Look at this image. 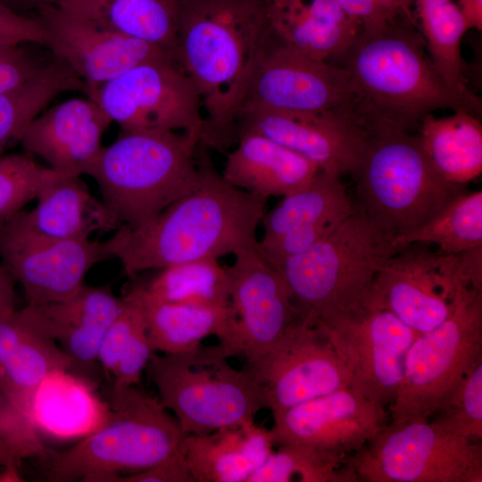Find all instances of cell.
<instances>
[{
	"label": "cell",
	"mask_w": 482,
	"mask_h": 482,
	"mask_svg": "<svg viewBox=\"0 0 482 482\" xmlns=\"http://www.w3.org/2000/svg\"><path fill=\"white\" fill-rule=\"evenodd\" d=\"M227 360L213 345L152 355L145 370L185 435L237 427L268 409L263 388L245 369L237 370Z\"/></svg>",
	"instance_id": "ba28073f"
},
{
	"label": "cell",
	"mask_w": 482,
	"mask_h": 482,
	"mask_svg": "<svg viewBox=\"0 0 482 482\" xmlns=\"http://www.w3.org/2000/svg\"><path fill=\"white\" fill-rule=\"evenodd\" d=\"M351 174L356 205L391 243L467 191L466 185L448 182L436 172L412 132L386 131L369 137Z\"/></svg>",
	"instance_id": "5b68a950"
},
{
	"label": "cell",
	"mask_w": 482,
	"mask_h": 482,
	"mask_svg": "<svg viewBox=\"0 0 482 482\" xmlns=\"http://www.w3.org/2000/svg\"><path fill=\"white\" fill-rule=\"evenodd\" d=\"M80 91L87 96L84 82L62 61L54 57L35 77L21 86L0 93V155L27 125L60 94Z\"/></svg>",
	"instance_id": "1f68e13d"
},
{
	"label": "cell",
	"mask_w": 482,
	"mask_h": 482,
	"mask_svg": "<svg viewBox=\"0 0 482 482\" xmlns=\"http://www.w3.org/2000/svg\"><path fill=\"white\" fill-rule=\"evenodd\" d=\"M270 430L254 420L185 435L180 452L194 482H247L273 452Z\"/></svg>",
	"instance_id": "4316f807"
},
{
	"label": "cell",
	"mask_w": 482,
	"mask_h": 482,
	"mask_svg": "<svg viewBox=\"0 0 482 482\" xmlns=\"http://www.w3.org/2000/svg\"><path fill=\"white\" fill-rule=\"evenodd\" d=\"M139 310L154 353H191L201 342L217 337L220 347L229 344L235 331L236 318L230 308L207 307L161 300L143 285L131 287L123 296Z\"/></svg>",
	"instance_id": "d4e9b609"
},
{
	"label": "cell",
	"mask_w": 482,
	"mask_h": 482,
	"mask_svg": "<svg viewBox=\"0 0 482 482\" xmlns=\"http://www.w3.org/2000/svg\"><path fill=\"white\" fill-rule=\"evenodd\" d=\"M480 357L482 291L460 287L452 314L411 345L391 420H429Z\"/></svg>",
	"instance_id": "9c48e42d"
},
{
	"label": "cell",
	"mask_w": 482,
	"mask_h": 482,
	"mask_svg": "<svg viewBox=\"0 0 482 482\" xmlns=\"http://www.w3.org/2000/svg\"><path fill=\"white\" fill-rule=\"evenodd\" d=\"M339 66L348 73L373 136L412 132L440 109L481 114V99L453 88L435 67L413 15L362 26Z\"/></svg>",
	"instance_id": "3957f363"
},
{
	"label": "cell",
	"mask_w": 482,
	"mask_h": 482,
	"mask_svg": "<svg viewBox=\"0 0 482 482\" xmlns=\"http://www.w3.org/2000/svg\"><path fill=\"white\" fill-rule=\"evenodd\" d=\"M347 460L360 481L482 482V443L421 419L387 422Z\"/></svg>",
	"instance_id": "30bf717a"
},
{
	"label": "cell",
	"mask_w": 482,
	"mask_h": 482,
	"mask_svg": "<svg viewBox=\"0 0 482 482\" xmlns=\"http://www.w3.org/2000/svg\"><path fill=\"white\" fill-rule=\"evenodd\" d=\"M19 43L43 45L42 29L34 16L21 14L0 4V46Z\"/></svg>",
	"instance_id": "f6af8a7d"
},
{
	"label": "cell",
	"mask_w": 482,
	"mask_h": 482,
	"mask_svg": "<svg viewBox=\"0 0 482 482\" xmlns=\"http://www.w3.org/2000/svg\"><path fill=\"white\" fill-rule=\"evenodd\" d=\"M14 280L6 270L0 265V316L16 309V297L14 291Z\"/></svg>",
	"instance_id": "681fc988"
},
{
	"label": "cell",
	"mask_w": 482,
	"mask_h": 482,
	"mask_svg": "<svg viewBox=\"0 0 482 482\" xmlns=\"http://www.w3.org/2000/svg\"><path fill=\"white\" fill-rule=\"evenodd\" d=\"M30 211H20L0 224L8 235L44 240L91 238L95 232L115 231L122 225L80 176L52 171Z\"/></svg>",
	"instance_id": "7402d4cb"
},
{
	"label": "cell",
	"mask_w": 482,
	"mask_h": 482,
	"mask_svg": "<svg viewBox=\"0 0 482 482\" xmlns=\"http://www.w3.org/2000/svg\"><path fill=\"white\" fill-rule=\"evenodd\" d=\"M0 258L21 286L27 304L42 305L73 296L88 270L109 255L104 241L44 240L0 231Z\"/></svg>",
	"instance_id": "ffe728a7"
},
{
	"label": "cell",
	"mask_w": 482,
	"mask_h": 482,
	"mask_svg": "<svg viewBox=\"0 0 482 482\" xmlns=\"http://www.w3.org/2000/svg\"><path fill=\"white\" fill-rule=\"evenodd\" d=\"M456 272L461 287L482 291V245L457 253Z\"/></svg>",
	"instance_id": "7dc6e473"
},
{
	"label": "cell",
	"mask_w": 482,
	"mask_h": 482,
	"mask_svg": "<svg viewBox=\"0 0 482 482\" xmlns=\"http://www.w3.org/2000/svg\"><path fill=\"white\" fill-rule=\"evenodd\" d=\"M319 171L314 163L270 138L245 132L227 154L220 173L231 186L268 199L303 188Z\"/></svg>",
	"instance_id": "83f0119b"
},
{
	"label": "cell",
	"mask_w": 482,
	"mask_h": 482,
	"mask_svg": "<svg viewBox=\"0 0 482 482\" xmlns=\"http://www.w3.org/2000/svg\"><path fill=\"white\" fill-rule=\"evenodd\" d=\"M313 323L349 371L352 386L388 409L402 382L406 353L419 334L392 312L361 303Z\"/></svg>",
	"instance_id": "4fadbf2b"
},
{
	"label": "cell",
	"mask_w": 482,
	"mask_h": 482,
	"mask_svg": "<svg viewBox=\"0 0 482 482\" xmlns=\"http://www.w3.org/2000/svg\"><path fill=\"white\" fill-rule=\"evenodd\" d=\"M362 26L379 24L402 13L411 14L409 0H336Z\"/></svg>",
	"instance_id": "ee69618b"
},
{
	"label": "cell",
	"mask_w": 482,
	"mask_h": 482,
	"mask_svg": "<svg viewBox=\"0 0 482 482\" xmlns=\"http://www.w3.org/2000/svg\"><path fill=\"white\" fill-rule=\"evenodd\" d=\"M34 327L0 364V389L26 416L31 395L46 375L60 370H72L71 361L58 345L35 324Z\"/></svg>",
	"instance_id": "d590c367"
},
{
	"label": "cell",
	"mask_w": 482,
	"mask_h": 482,
	"mask_svg": "<svg viewBox=\"0 0 482 482\" xmlns=\"http://www.w3.org/2000/svg\"><path fill=\"white\" fill-rule=\"evenodd\" d=\"M272 36L315 59L339 61L362 24L336 0H262Z\"/></svg>",
	"instance_id": "cb8c5ba5"
},
{
	"label": "cell",
	"mask_w": 482,
	"mask_h": 482,
	"mask_svg": "<svg viewBox=\"0 0 482 482\" xmlns=\"http://www.w3.org/2000/svg\"><path fill=\"white\" fill-rule=\"evenodd\" d=\"M428 245L412 244L391 255L359 303L392 312L418 334L440 326L452 314L461 287L457 253L433 252Z\"/></svg>",
	"instance_id": "5bb4252c"
},
{
	"label": "cell",
	"mask_w": 482,
	"mask_h": 482,
	"mask_svg": "<svg viewBox=\"0 0 482 482\" xmlns=\"http://www.w3.org/2000/svg\"><path fill=\"white\" fill-rule=\"evenodd\" d=\"M255 110L349 114L362 119L371 131L343 67L304 54L273 36L252 76L239 116Z\"/></svg>",
	"instance_id": "8fae6325"
},
{
	"label": "cell",
	"mask_w": 482,
	"mask_h": 482,
	"mask_svg": "<svg viewBox=\"0 0 482 482\" xmlns=\"http://www.w3.org/2000/svg\"><path fill=\"white\" fill-rule=\"evenodd\" d=\"M92 100L122 130L166 129L201 139V98L174 55L129 69L101 86Z\"/></svg>",
	"instance_id": "7c38bea8"
},
{
	"label": "cell",
	"mask_w": 482,
	"mask_h": 482,
	"mask_svg": "<svg viewBox=\"0 0 482 482\" xmlns=\"http://www.w3.org/2000/svg\"><path fill=\"white\" fill-rule=\"evenodd\" d=\"M176 59L203 107L200 144L224 152L272 34L262 0H178Z\"/></svg>",
	"instance_id": "7a4b0ae2"
},
{
	"label": "cell",
	"mask_w": 482,
	"mask_h": 482,
	"mask_svg": "<svg viewBox=\"0 0 482 482\" xmlns=\"http://www.w3.org/2000/svg\"><path fill=\"white\" fill-rule=\"evenodd\" d=\"M396 252L354 204L330 234L277 270L301 315L316 322L359 303L379 267Z\"/></svg>",
	"instance_id": "52a82bcc"
},
{
	"label": "cell",
	"mask_w": 482,
	"mask_h": 482,
	"mask_svg": "<svg viewBox=\"0 0 482 482\" xmlns=\"http://www.w3.org/2000/svg\"><path fill=\"white\" fill-rule=\"evenodd\" d=\"M467 29H482V0H455Z\"/></svg>",
	"instance_id": "c3c4849f"
},
{
	"label": "cell",
	"mask_w": 482,
	"mask_h": 482,
	"mask_svg": "<svg viewBox=\"0 0 482 482\" xmlns=\"http://www.w3.org/2000/svg\"><path fill=\"white\" fill-rule=\"evenodd\" d=\"M110 407L96 383L68 370L46 375L34 390L27 416L35 430L59 440L82 439L108 420Z\"/></svg>",
	"instance_id": "484cf974"
},
{
	"label": "cell",
	"mask_w": 482,
	"mask_h": 482,
	"mask_svg": "<svg viewBox=\"0 0 482 482\" xmlns=\"http://www.w3.org/2000/svg\"><path fill=\"white\" fill-rule=\"evenodd\" d=\"M201 148L200 178L190 192L144 224L122 225L104 241L109 258L118 259L129 278L257 246L267 199L228 183Z\"/></svg>",
	"instance_id": "6da1fadb"
},
{
	"label": "cell",
	"mask_w": 482,
	"mask_h": 482,
	"mask_svg": "<svg viewBox=\"0 0 482 482\" xmlns=\"http://www.w3.org/2000/svg\"><path fill=\"white\" fill-rule=\"evenodd\" d=\"M199 144L180 131L122 130L102 147L87 175L121 225L139 226L196 186Z\"/></svg>",
	"instance_id": "277c9868"
},
{
	"label": "cell",
	"mask_w": 482,
	"mask_h": 482,
	"mask_svg": "<svg viewBox=\"0 0 482 482\" xmlns=\"http://www.w3.org/2000/svg\"><path fill=\"white\" fill-rule=\"evenodd\" d=\"M0 439L22 460L47 453L29 418L0 389Z\"/></svg>",
	"instance_id": "60d3db41"
},
{
	"label": "cell",
	"mask_w": 482,
	"mask_h": 482,
	"mask_svg": "<svg viewBox=\"0 0 482 482\" xmlns=\"http://www.w3.org/2000/svg\"><path fill=\"white\" fill-rule=\"evenodd\" d=\"M123 304L110 289L84 285L69 299L25 307L36 327L70 358L71 371L96 383L100 344Z\"/></svg>",
	"instance_id": "603a6c76"
},
{
	"label": "cell",
	"mask_w": 482,
	"mask_h": 482,
	"mask_svg": "<svg viewBox=\"0 0 482 482\" xmlns=\"http://www.w3.org/2000/svg\"><path fill=\"white\" fill-rule=\"evenodd\" d=\"M107 482H194V480L179 448L167 460L151 469L135 474L114 476Z\"/></svg>",
	"instance_id": "bcb514c9"
},
{
	"label": "cell",
	"mask_w": 482,
	"mask_h": 482,
	"mask_svg": "<svg viewBox=\"0 0 482 482\" xmlns=\"http://www.w3.org/2000/svg\"><path fill=\"white\" fill-rule=\"evenodd\" d=\"M422 149L446 181L466 185L482 172V124L478 116L458 110L446 117L428 114L418 128Z\"/></svg>",
	"instance_id": "f546056e"
},
{
	"label": "cell",
	"mask_w": 482,
	"mask_h": 482,
	"mask_svg": "<svg viewBox=\"0 0 482 482\" xmlns=\"http://www.w3.org/2000/svg\"><path fill=\"white\" fill-rule=\"evenodd\" d=\"M341 176L319 171L303 188L283 196L261 220L270 239L295 229L339 225L353 210Z\"/></svg>",
	"instance_id": "4dcf8cb0"
},
{
	"label": "cell",
	"mask_w": 482,
	"mask_h": 482,
	"mask_svg": "<svg viewBox=\"0 0 482 482\" xmlns=\"http://www.w3.org/2000/svg\"><path fill=\"white\" fill-rule=\"evenodd\" d=\"M31 15L42 29L44 46L84 82L90 99L101 86L129 69L152 59L174 55L55 5L41 6Z\"/></svg>",
	"instance_id": "e0dca14e"
},
{
	"label": "cell",
	"mask_w": 482,
	"mask_h": 482,
	"mask_svg": "<svg viewBox=\"0 0 482 482\" xmlns=\"http://www.w3.org/2000/svg\"><path fill=\"white\" fill-rule=\"evenodd\" d=\"M428 53L444 79L455 90L470 93L465 82L461 42L468 31L455 0H410Z\"/></svg>",
	"instance_id": "d6a6232c"
},
{
	"label": "cell",
	"mask_w": 482,
	"mask_h": 482,
	"mask_svg": "<svg viewBox=\"0 0 482 482\" xmlns=\"http://www.w3.org/2000/svg\"><path fill=\"white\" fill-rule=\"evenodd\" d=\"M18 467L0 466V482L22 481Z\"/></svg>",
	"instance_id": "f5cc1de1"
},
{
	"label": "cell",
	"mask_w": 482,
	"mask_h": 482,
	"mask_svg": "<svg viewBox=\"0 0 482 482\" xmlns=\"http://www.w3.org/2000/svg\"><path fill=\"white\" fill-rule=\"evenodd\" d=\"M262 135L302 155L320 171L351 174L370 137L365 122L353 115L334 112H294L255 110L242 113L240 134Z\"/></svg>",
	"instance_id": "d6986e66"
},
{
	"label": "cell",
	"mask_w": 482,
	"mask_h": 482,
	"mask_svg": "<svg viewBox=\"0 0 482 482\" xmlns=\"http://www.w3.org/2000/svg\"><path fill=\"white\" fill-rule=\"evenodd\" d=\"M429 421L446 432L482 443V357L470 367Z\"/></svg>",
	"instance_id": "74e56055"
},
{
	"label": "cell",
	"mask_w": 482,
	"mask_h": 482,
	"mask_svg": "<svg viewBox=\"0 0 482 482\" xmlns=\"http://www.w3.org/2000/svg\"><path fill=\"white\" fill-rule=\"evenodd\" d=\"M124 304L105 332L99 346L97 362L112 376L137 324L142 320L138 308L123 298Z\"/></svg>",
	"instance_id": "b9f144b4"
},
{
	"label": "cell",
	"mask_w": 482,
	"mask_h": 482,
	"mask_svg": "<svg viewBox=\"0 0 482 482\" xmlns=\"http://www.w3.org/2000/svg\"><path fill=\"white\" fill-rule=\"evenodd\" d=\"M154 353L142 317L112 375V384L118 386H138Z\"/></svg>",
	"instance_id": "7bdbcfd3"
},
{
	"label": "cell",
	"mask_w": 482,
	"mask_h": 482,
	"mask_svg": "<svg viewBox=\"0 0 482 482\" xmlns=\"http://www.w3.org/2000/svg\"><path fill=\"white\" fill-rule=\"evenodd\" d=\"M52 171L27 153L0 155V224L36 199Z\"/></svg>",
	"instance_id": "f35d334b"
},
{
	"label": "cell",
	"mask_w": 482,
	"mask_h": 482,
	"mask_svg": "<svg viewBox=\"0 0 482 482\" xmlns=\"http://www.w3.org/2000/svg\"><path fill=\"white\" fill-rule=\"evenodd\" d=\"M227 270L235 331L227 345L214 348L227 359L242 356L248 363L265 354L301 313L280 274L257 246L237 254Z\"/></svg>",
	"instance_id": "2e32d148"
},
{
	"label": "cell",
	"mask_w": 482,
	"mask_h": 482,
	"mask_svg": "<svg viewBox=\"0 0 482 482\" xmlns=\"http://www.w3.org/2000/svg\"><path fill=\"white\" fill-rule=\"evenodd\" d=\"M55 6L176 57L178 0H62Z\"/></svg>",
	"instance_id": "f1b7e54d"
},
{
	"label": "cell",
	"mask_w": 482,
	"mask_h": 482,
	"mask_svg": "<svg viewBox=\"0 0 482 482\" xmlns=\"http://www.w3.org/2000/svg\"><path fill=\"white\" fill-rule=\"evenodd\" d=\"M106 400L107 421L57 455L48 480L107 482L114 476L151 469L178 451L185 434L160 399L138 386L111 384Z\"/></svg>",
	"instance_id": "8992f818"
},
{
	"label": "cell",
	"mask_w": 482,
	"mask_h": 482,
	"mask_svg": "<svg viewBox=\"0 0 482 482\" xmlns=\"http://www.w3.org/2000/svg\"><path fill=\"white\" fill-rule=\"evenodd\" d=\"M21 460L15 451L0 439V466L19 467Z\"/></svg>",
	"instance_id": "816d5d0a"
},
{
	"label": "cell",
	"mask_w": 482,
	"mask_h": 482,
	"mask_svg": "<svg viewBox=\"0 0 482 482\" xmlns=\"http://www.w3.org/2000/svg\"><path fill=\"white\" fill-rule=\"evenodd\" d=\"M112 121L90 98H72L46 108L23 129L18 141L27 154L62 174L87 175Z\"/></svg>",
	"instance_id": "44dd1931"
},
{
	"label": "cell",
	"mask_w": 482,
	"mask_h": 482,
	"mask_svg": "<svg viewBox=\"0 0 482 482\" xmlns=\"http://www.w3.org/2000/svg\"><path fill=\"white\" fill-rule=\"evenodd\" d=\"M61 1L62 0H0V4L8 6L17 12L24 14L23 12H32L33 13L41 6L55 5Z\"/></svg>",
	"instance_id": "f907efd6"
},
{
	"label": "cell",
	"mask_w": 482,
	"mask_h": 482,
	"mask_svg": "<svg viewBox=\"0 0 482 482\" xmlns=\"http://www.w3.org/2000/svg\"><path fill=\"white\" fill-rule=\"evenodd\" d=\"M412 244L436 245L447 254L482 245V191L464 192L427 223L392 242L397 251Z\"/></svg>",
	"instance_id": "e575fe53"
},
{
	"label": "cell",
	"mask_w": 482,
	"mask_h": 482,
	"mask_svg": "<svg viewBox=\"0 0 482 482\" xmlns=\"http://www.w3.org/2000/svg\"><path fill=\"white\" fill-rule=\"evenodd\" d=\"M144 287L170 303L207 307L229 306L227 266L219 259H201L157 270Z\"/></svg>",
	"instance_id": "836d02e7"
},
{
	"label": "cell",
	"mask_w": 482,
	"mask_h": 482,
	"mask_svg": "<svg viewBox=\"0 0 482 482\" xmlns=\"http://www.w3.org/2000/svg\"><path fill=\"white\" fill-rule=\"evenodd\" d=\"M348 456L308 445H281L247 482L360 481Z\"/></svg>",
	"instance_id": "8d00e7d4"
},
{
	"label": "cell",
	"mask_w": 482,
	"mask_h": 482,
	"mask_svg": "<svg viewBox=\"0 0 482 482\" xmlns=\"http://www.w3.org/2000/svg\"><path fill=\"white\" fill-rule=\"evenodd\" d=\"M54 56L40 44L0 46V93L12 90L40 72Z\"/></svg>",
	"instance_id": "ab89813d"
},
{
	"label": "cell",
	"mask_w": 482,
	"mask_h": 482,
	"mask_svg": "<svg viewBox=\"0 0 482 482\" xmlns=\"http://www.w3.org/2000/svg\"><path fill=\"white\" fill-rule=\"evenodd\" d=\"M387 410L348 386L273 417L270 429L275 445H308L348 456L387 423Z\"/></svg>",
	"instance_id": "ac0fdd59"
},
{
	"label": "cell",
	"mask_w": 482,
	"mask_h": 482,
	"mask_svg": "<svg viewBox=\"0 0 482 482\" xmlns=\"http://www.w3.org/2000/svg\"><path fill=\"white\" fill-rule=\"evenodd\" d=\"M245 370L263 388L273 417L352 386L349 371L322 329L302 316Z\"/></svg>",
	"instance_id": "9a60e30c"
}]
</instances>
